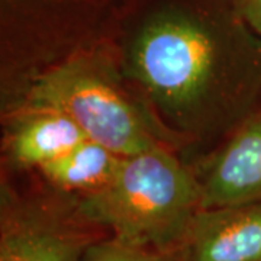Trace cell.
<instances>
[{"label":"cell","mask_w":261,"mask_h":261,"mask_svg":"<svg viewBox=\"0 0 261 261\" xmlns=\"http://www.w3.org/2000/svg\"><path fill=\"white\" fill-rule=\"evenodd\" d=\"M112 42L121 74L166 141L235 130L261 96V38L235 0H125Z\"/></svg>","instance_id":"6da1fadb"},{"label":"cell","mask_w":261,"mask_h":261,"mask_svg":"<svg viewBox=\"0 0 261 261\" xmlns=\"http://www.w3.org/2000/svg\"><path fill=\"white\" fill-rule=\"evenodd\" d=\"M79 212L122 243L180 250L202 209L199 180L166 145L125 157L112 183L75 199Z\"/></svg>","instance_id":"7a4b0ae2"},{"label":"cell","mask_w":261,"mask_h":261,"mask_svg":"<svg viewBox=\"0 0 261 261\" xmlns=\"http://www.w3.org/2000/svg\"><path fill=\"white\" fill-rule=\"evenodd\" d=\"M123 82L109 49L77 53L38 75L29 106L63 112L86 138L121 157L166 145L147 106Z\"/></svg>","instance_id":"3957f363"},{"label":"cell","mask_w":261,"mask_h":261,"mask_svg":"<svg viewBox=\"0 0 261 261\" xmlns=\"http://www.w3.org/2000/svg\"><path fill=\"white\" fill-rule=\"evenodd\" d=\"M108 237L79 212L77 200L2 197L0 261H82Z\"/></svg>","instance_id":"277c9868"},{"label":"cell","mask_w":261,"mask_h":261,"mask_svg":"<svg viewBox=\"0 0 261 261\" xmlns=\"http://www.w3.org/2000/svg\"><path fill=\"white\" fill-rule=\"evenodd\" d=\"M180 261H261V203L199 209Z\"/></svg>","instance_id":"5b68a950"},{"label":"cell","mask_w":261,"mask_h":261,"mask_svg":"<svg viewBox=\"0 0 261 261\" xmlns=\"http://www.w3.org/2000/svg\"><path fill=\"white\" fill-rule=\"evenodd\" d=\"M197 180L202 209L261 203V118L233 130Z\"/></svg>","instance_id":"8992f818"},{"label":"cell","mask_w":261,"mask_h":261,"mask_svg":"<svg viewBox=\"0 0 261 261\" xmlns=\"http://www.w3.org/2000/svg\"><path fill=\"white\" fill-rule=\"evenodd\" d=\"M84 140L82 129L63 112L29 106L10 130L8 152L15 164L39 170Z\"/></svg>","instance_id":"52a82bcc"},{"label":"cell","mask_w":261,"mask_h":261,"mask_svg":"<svg viewBox=\"0 0 261 261\" xmlns=\"http://www.w3.org/2000/svg\"><path fill=\"white\" fill-rule=\"evenodd\" d=\"M125 157L86 138L63 157L39 168L51 186L65 193L93 195L112 183Z\"/></svg>","instance_id":"ba28073f"},{"label":"cell","mask_w":261,"mask_h":261,"mask_svg":"<svg viewBox=\"0 0 261 261\" xmlns=\"http://www.w3.org/2000/svg\"><path fill=\"white\" fill-rule=\"evenodd\" d=\"M180 250L159 251L122 243L108 237L86 252L82 261H180Z\"/></svg>","instance_id":"9c48e42d"},{"label":"cell","mask_w":261,"mask_h":261,"mask_svg":"<svg viewBox=\"0 0 261 261\" xmlns=\"http://www.w3.org/2000/svg\"><path fill=\"white\" fill-rule=\"evenodd\" d=\"M235 6L244 22L261 38V0H235Z\"/></svg>","instance_id":"30bf717a"}]
</instances>
